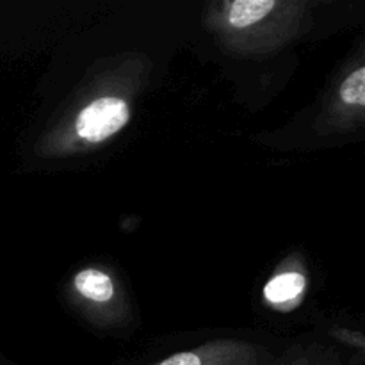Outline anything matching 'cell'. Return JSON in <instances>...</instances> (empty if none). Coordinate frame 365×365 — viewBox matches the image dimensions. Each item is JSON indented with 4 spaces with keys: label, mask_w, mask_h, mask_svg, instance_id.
Masks as SVG:
<instances>
[{
    "label": "cell",
    "mask_w": 365,
    "mask_h": 365,
    "mask_svg": "<svg viewBox=\"0 0 365 365\" xmlns=\"http://www.w3.org/2000/svg\"><path fill=\"white\" fill-rule=\"evenodd\" d=\"M307 0H223L207 11V27L227 52L266 57L296 41L309 29Z\"/></svg>",
    "instance_id": "cell-1"
},
{
    "label": "cell",
    "mask_w": 365,
    "mask_h": 365,
    "mask_svg": "<svg viewBox=\"0 0 365 365\" xmlns=\"http://www.w3.org/2000/svg\"><path fill=\"white\" fill-rule=\"evenodd\" d=\"M130 106L127 100L114 95L96 96L73 116L66 143L73 145L70 150L81 148V145H98L127 127Z\"/></svg>",
    "instance_id": "cell-2"
},
{
    "label": "cell",
    "mask_w": 365,
    "mask_h": 365,
    "mask_svg": "<svg viewBox=\"0 0 365 365\" xmlns=\"http://www.w3.org/2000/svg\"><path fill=\"white\" fill-rule=\"evenodd\" d=\"M273 359L266 348L253 342L220 339L148 365H266Z\"/></svg>",
    "instance_id": "cell-3"
},
{
    "label": "cell",
    "mask_w": 365,
    "mask_h": 365,
    "mask_svg": "<svg viewBox=\"0 0 365 365\" xmlns=\"http://www.w3.org/2000/svg\"><path fill=\"white\" fill-rule=\"evenodd\" d=\"M365 107V66L359 64L353 71H349L339 84L335 93V102L330 109V118L334 125H353L364 123Z\"/></svg>",
    "instance_id": "cell-4"
},
{
    "label": "cell",
    "mask_w": 365,
    "mask_h": 365,
    "mask_svg": "<svg viewBox=\"0 0 365 365\" xmlns=\"http://www.w3.org/2000/svg\"><path fill=\"white\" fill-rule=\"evenodd\" d=\"M266 365H344L342 355L335 348L321 342L291 346L280 356Z\"/></svg>",
    "instance_id": "cell-5"
},
{
    "label": "cell",
    "mask_w": 365,
    "mask_h": 365,
    "mask_svg": "<svg viewBox=\"0 0 365 365\" xmlns=\"http://www.w3.org/2000/svg\"><path fill=\"white\" fill-rule=\"evenodd\" d=\"M73 287L82 298L91 303H100V305L113 302L116 294L113 278L95 267L78 271L73 278Z\"/></svg>",
    "instance_id": "cell-6"
},
{
    "label": "cell",
    "mask_w": 365,
    "mask_h": 365,
    "mask_svg": "<svg viewBox=\"0 0 365 365\" xmlns=\"http://www.w3.org/2000/svg\"><path fill=\"white\" fill-rule=\"evenodd\" d=\"M307 287V278L298 271H285L267 282L264 296L273 305H285L302 296Z\"/></svg>",
    "instance_id": "cell-7"
}]
</instances>
